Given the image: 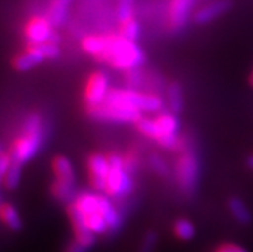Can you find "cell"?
Listing matches in <instances>:
<instances>
[{
	"label": "cell",
	"instance_id": "6da1fadb",
	"mask_svg": "<svg viewBox=\"0 0 253 252\" xmlns=\"http://www.w3.org/2000/svg\"><path fill=\"white\" fill-rule=\"evenodd\" d=\"M98 59L116 70L130 71L143 66L147 57L136 42L128 40L119 34L106 36V47Z\"/></svg>",
	"mask_w": 253,
	"mask_h": 252
},
{
	"label": "cell",
	"instance_id": "7a4b0ae2",
	"mask_svg": "<svg viewBox=\"0 0 253 252\" xmlns=\"http://www.w3.org/2000/svg\"><path fill=\"white\" fill-rule=\"evenodd\" d=\"M44 139L42 120L38 113H32L26 118L22 130L10 146L9 154L13 162L23 165L39 152Z\"/></svg>",
	"mask_w": 253,
	"mask_h": 252
},
{
	"label": "cell",
	"instance_id": "3957f363",
	"mask_svg": "<svg viewBox=\"0 0 253 252\" xmlns=\"http://www.w3.org/2000/svg\"><path fill=\"white\" fill-rule=\"evenodd\" d=\"M104 102L130 107L140 112H151V113L161 111L164 105V101L158 96L141 93L135 89H130V88L111 89Z\"/></svg>",
	"mask_w": 253,
	"mask_h": 252
},
{
	"label": "cell",
	"instance_id": "277c9868",
	"mask_svg": "<svg viewBox=\"0 0 253 252\" xmlns=\"http://www.w3.org/2000/svg\"><path fill=\"white\" fill-rule=\"evenodd\" d=\"M176 178L180 188L186 195L196 191L199 178V161L197 154L190 150L184 151L176 162Z\"/></svg>",
	"mask_w": 253,
	"mask_h": 252
},
{
	"label": "cell",
	"instance_id": "5b68a950",
	"mask_svg": "<svg viewBox=\"0 0 253 252\" xmlns=\"http://www.w3.org/2000/svg\"><path fill=\"white\" fill-rule=\"evenodd\" d=\"M154 122V141H157L161 147L166 150H175L180 144L179 129L180 122L175 113H160Z\"/></svg>",
	"mask_w": 253,
	"mask_h": 252
},
{
	"label": "cell",
	"instance_id": "8992f818",
	"mask_svg": "<svg viewBox=\"0 0 253 252\" xmlns=\"http://www.w3.org/2000/svg\"><path fill=\"white\" fill-rule=\"evenodd\" d=\"M87 111H89V115L91 117L98 120V121L104 122H119V124L135 122L136 124L143 117L141 112L138 111V109L107 102L96 105L94 108L87 109Z\"/></svg>",
	"mask_w": 253,
	"mask_h": 252
},
{
	"label": "cell",
	"instance_id": "52a82bcc",
	"mask_svg": "<svg viewBox=\"0 0 253 252\" xmlns=\"http://www.w3.org/2000/svg\"><path fill=\"white\" fill-rule=\"evenodd\" d=\"M53 27L54 26L48 17H31L25 25V35L27 38L29 45L48 42L58 44L59 38L53 32Z\"/></svg>",
	"mask_w": 253,
	"mask_h": 252
},
{
	"label": "cell",
	"instance_id": "ba28073f",
	"mask_svg": "<svg viewBox=\"0 0 253 252\" xmlns=\"http://www.w3.org/2000/svg\"><path fill=\"white\" fill-rule=\"evenodd\" d=\"M109 90L111 89H109L108 75L103 71L94 72L89 77L85 86V92H84V99L87 105V109L94 108L96 105L104 103Z\"/></svg>",
	"mask_w": 253,
	"mask_h": 252
},
{
	"label": "cell",
	"instance_id": "9c48e42d",
	"mask_svg": "<svg viewBox=\"0 0 253 252\" xmlns=\"http://www.w3.org/2000/svg\"><path fill=\"white\" fill-rule=\"evenodd\" d=\"M68 216L71 219L72 227H74L75 240L80 242L83 246L86 247L87 250L93 247L96 242V234H94L86 225V215L83 214L76 206L70 203L67 208Z\"/></svg>",
	"mask_w": 253,
	"mask_h": 252
},
{
	"label": "cell",
	"instance_id": "30bf717a",
	"mask_svg": "<svg viewBox=\"0 0 253 252\" xmlns=\"http://www.w3.org/2000/svg\"><path fill=\"white\" fill-rule=\"evenodd\" d=\"M87 166L90 171V183L93 188L98 192L106 191L107 178L111 171L108 156L102 153L91 154L87 160Z\"/></svg>",
	"mask_w": 253,
	"mask_h": 252
},
{
	"label": "cell",
	"instance_id": "8fae6325",
	"mask_svg": "<svg viewBox=\"0 0 253 252\" xmlns=\"http://www.w3.org/2000/svg\"><path fill=\"white\" fill-rule=\"evenodd\" d=\"M134 189V182L125 169H111L107 178V195L111 197H125Z\"/></svg>",
	"mask_w": 253,
	"mask_h": 252
},
{
	"label": "cell",
	"instance_id": "7c38bea8",
	"mask_svg": "<svg viewBox=\"0 0 253 252\" xmlns=\"http://www.w3.org/2000/svg\"><path fill=\"white\" fill-rule=\"evenodd\" d=\"M231 6H233L231 0H215L212 3L203 5L202 8H199L194 13L193 19L197 25H207V23L212 22V21L217 19L218 17H221L222 14H225Z\"/></svg>",
	"mask_w": 253,
	"mask_h": 252
},
{
	"label": "cell",
	"instance_id": "4fadbf2b",
	"mask_svg": "<svg viewBox=\"0 0 253 252\" xmlns=\"http://www.w3.org/2000/svg\"><path fill=\"white\" fill-rule=\"evenodd\" d=\"M194 3L196 0H171L170 25L173 30L177 31L188 23Z\"/></svg>",
	"mask_w": 253,
	"mask_h": 252
},
{
	"label": "cell",
	"instance_id": "5bb4252c",
	"mask_svg": "<svg viewBox=\"0 0 253 252\" xmlns=\"http://www.w3.org/2000/svg\"><path fill=\"white\" fill-rule=\"evenodd\" d=\"M44 61V57L39 53L38 49L34 45H29L25 51L14 57L12 64L14 70L19 71V72H25V71L32 70Z\"/></svg>",
	"mask_w": 253,
	"mask_h": 252
},
{
	"label": "cell",
	"instance_id": "9a60e30c",
	"mask_svg": "<svg viewBox=\"0 0 253 252\" xmlns=\"http://www.w3.org/2000/svg\"><path fill=\"white\" fill-rule=\"evenodd\" d=\"M100 215H102L104 219H106L107 224H108L109 230H117L120 229L122 224V217L120 215V212L117 211V208L113 206V203L111 202L108 197L106 196L99 195V210H98Z\"/></svg>",
	"mask_w": 253,
	"mask_h": 252
},
{
	"label": "cell",
	"instance_id": "2e32d148",
	"mask_svg": "<svg viewBox=\"0 0 253 252\" xmlns=\"http://www.w3.org/2000/svg\"><path fill=\"white\" fill-rule=\"evenodd\" d=\"M51 167H53V172H54L55 175V180L75 185L76 179H75L74 166H72V163H71V161L68 160L67 157L57 156L53 160Z\"/></svg>",
	"mask_w": 253,
	"mask_h": 252
},
{
	"label": "cell",
	"instance_id": "e0dca14e",
	"mask_svg": "<svg viewBox=\"0 0 253 252\" xmlns=\"http://www.w3.org/2000/svg\"><path fill=\"white\" fill-rule=\"evenodd\" d=\"M72 204L76 206L83 214H94L99 210V195L93 192H81V193H77L72 201Z\"/></svg>",
	"mask_w": 253,
	"mask_h": 252
},
{
	"label": "cell",
	"instance_id": "ac0fdd59",
	"mask_svg": "<svg viewBox=\"0 0 253 252\" xmlns=\"http://www.w3.org/2000/svg\"><path fill=\"white\" fill-rule=\"evenodd\" d=\"M0 220L13 232H18L23 227L22 219L19 216L17 208L12 203L0 204Z\"/></svg>",
	"mask_w": 253,
	"mask_h": 252
},
{
	"label": "cell",
	"instance_id": "d6986e66",
	"mask_svg": "<svg viewBox=\"0 0 253 252\" xmlns=\"http://www.w3.org/2000/svg\"><path fill=\"white\" fill-rule=\"evenodd\" d=\"M71 4V0H51V4L49 6L48 18L53 26H61L67 17L68 6Z\"/></svg>",
	"mask_w": 253,
	"mask_h": 252
},
{
	"label": "cell",
	"instance_id": "ffe728a7",
	"mask_svg": "<svg viewBox=\"0 0 253 252\" xmlns=\"http://www.w3.org/2000/svg\"><path fill=\"white\" fill-rule=\"evenodd\" d=\"M50 191L51 195L54 196L57 200H59L62 202H66V203L67 202L68 203H72V201H74L75 197L77 196L75 185L59 182V180H54V183L50 187Z\"/></svg>",
	"mask_w": 253,
	"mask_h": 252
},
{
	"label": "cell",
	"instance_id": "44dd1931",
	"mask_svg": "<svg viewBox=\"0 0 253 252\" xmlns=\"http://www.w3.org/2000/svg\"><path fill=\"white\" fill-rule=\"evenodd\" d=\"M81 47H83L84 51L87 54L93 55L98 59L100 54L104 50L106 47V36H98V35H89L86 38H84L81 42Z\"/></svg>",
	"mask_w": 253,
	"mask_h": 252
},
{
	"label": "cell",
	"instance_id": "7402d4cb",
	"mask_svg": "<svg viewBox=\"0 0 253 252\" xmlns=\"http://www.w3.org/2000/svg\"><path fill=\"white\" fill-rule=\"evenodd\" d=\"M229 208H230V212L233 214V216H234V219L238 223L250 224L251 220H252V215H251L250 210H248L247 204L244 203L241 198H230Z\"/></svg>",
	"mask_w": 253,
	"mask_h": 252
},
{
	"label": "cell",
	"instance_id": "603a6c76",
	"mask_svg": "<svg viewBox=\"0 0 253 252\" xmlns=\"http://www.w3.org/2000/svg\"><path fill=\"white\" fill-rule=\"evenodd\" d=\"M169 103H170V108L172 111V113L177 115L180 112L183 111V89H181V85L179 83H172L169 86Z\"/></svg>",
	"mask_w": 253,
	"mask_h": 252
},
{
	"label": "cell",
	"instance_id": "cb8c5ba5",
	"mask_svg": "<svg viewBox=\"0 0 253 252\" xmlns=\"http://www.w3.org/2000/svg\"><path fill=\"white\" fill-rule=\"evenodd\" d=\"M120 35L128 40L136 42L140 36V25L138 21L132 17V18L120 22Z\"/></svg>",
	"mask_w": 253,
	"mask_h": 252
},
{
	"label": "cell",
	"instance_id": "d4e9b609",
	"mask_svg": "<svg viewBox=\"0 0 253 252\" xmlns=\"http://www.w3.org/2000/svg\"><path fill=\"white\" fill-rule=\"evenodd\" d=\"M173 232L177 238L183 241H190L196 236V228L192 221L186 220V219H179L173 225Z\"/></svg>",
	"mask_w": 253,
	"mask_h": 252
},
{
	"label": "cell",
	"instance_id": "484cf974",
	"mask_svg": "<svg viewBox=\"0 0 253 252\" xmlns=\"http://www.w3.org/2000/svg\"><path fill=\"white\" fill-rule=\"evenodd\" d=\"M86 225L94 234H104L109 230L106 219L99 212L86 215Z\"/></svg>",
	"mask_w": 253,
	"mask_h": 252
},
{
	"label": "cell",
	"instance_id": "4316f807",
	"mask_svg": "<svg viewBox=\"0 0 253 252\" xmlns=\"http://www.w3.org/2000/svg\"><path fill=\"white\" fill-rule=\"evenodd\" d=\"M21 176H22V165L13 162L4 176L3 184L8 189H16L21 182Z\"/></svg>",
	"mask_w": 253,
	"mask_h": 252
},
{
	"label": "cell",
	"instance_id": "83f0119b",
	"mask_svg": "<svg viewBox=\"0 0 253 252\" xmlns=\"http://www.w3.org/2000/svg\"><path fill=\"white\" fill-rule=\"evenodd\" d=\"M34 47L44 57V59H54L59 55V48L55 43H42V44H34Z\"/></svg>",
	"mask_w": 253,
	"mask_h": 252
},
{
	"label": "cell",
	"instance_id": "f1b7e54d",
	"mask_svg": "<svg viewBox=\"0 0 253 252\" xmlns=\"http://www.w3.org/2000/svg\"><path fill=\"white\" fill-rule=\"evenodd\" d=\"M125 80L130 89L136 90V88H140L143 83H144V74L139 68L126 71Z\"/></svg>",
	"mask_w": 253,
	"mask_h": 252
},
{
	"label": "cell",
	"instance_id": "f546056e",
	"mask_svg": "<svg viewBox=\"0 0 253 252\" xmlns=\"http://www.w3.org/2000/svg\"><path fill=\"white\" fill-rule=\"evenodd\" d=\"M134 13V0H119V6H117V14H119V21H126V19L132 18Z\"/></svg>",
	"mask_w": 253,
	"mask_h": 252
},
{
	"label": "cell",
	"instance_id": "4dcf8cb0",
	"mask_svg": "<svg viewBox=\"0 0 253 252\" xmlns=\"http://www.w3.org/2000/svg\"><path fill=\"white\" fill-rule=\"evenodd\" d=\"M158 237L156 234V232H148L144 236L143 241H141V245L139 247L138 252H154V249L157 246Z\"/></svg>",
	"mask_w": 253,
	"mask_h": 252
},
{
	"label": "cell",
	"instance_id": "1f68e13d",
	"mask_svg": "<svg viewBox=\"0 0 253 252\" xmlns=\"http://www.w3.org/2000/svg\"><path fill=\"white\" fill-rule=\"evenodd\" d=\"M149 163H151V167L153 169V171L156 174H158L160 176H167V174H169V167H167V163L160 156H157V154L151 156Z\"/></svg>",
	"mask_w": 253,
	"mask_h": 252
},
{
	"label": "cell",
	"instance_id": "d6a6232c",
	"mask_svg": "<svg viewBox=\"0 0 253 252\" xmlns=\"http://www.w3.org/2000/svg\"><path fill=\"white\" fill-rule=\"evenodd\" d=\"M13 160L9 153H3V156L0 157V183H3L4 176H5L6 171L12 166Z\"/></svg>",
	"mask_w": 253,
	"mask_h": 252
},
{
	"label": "cell",
	"instance_id": "836d02e7",
	"mask_svg": "<svg viewBox=\"0 0 253 252\" xmlns=\"http://www.w3.org/2000/svg\"><path fill=\"white\" fill-rule=\"evenodd\" d=\"M124 169L128 174H132V172L136 171V169H138V158L134 154H127V156L124 157Z\"/></svg>",
	"mask_w": 253,
	"mask_h": 252
},
{
	"label": "cell",
	"instance_id": "e575fe53",
	"mask_svg": "<svg viewBox=\"0 0 253 252\" xmlns=\"http://www.w3.org/2000/svg\"><path fill=\"white\" fill-rule=\"evenodd\" d=\"M216 252H248L247 250L242 246H238L235 243H224L221 246H218Z\"/></svg>",
	"mask_w": 253,
	"mask_h": 252
},
{
	"label": "cell",
	"instance_id": "d590c367",
	"mask_svg": "<svg viewBox=\"0 0 253 252\" xmlns=\"http://www.w3.org/2000/svg\"><path fill=\"white\" fill-rule=\"evenodd\" d=\"M108 160L111 163V169H124V157L119 153L108 154Z\"/></svg>",
	"mask_w": 253,
	"mask_h": 252
},
{
	"label": "cell",
	"instance_id": "8d00e7d4",
	"mask_svg": "<svg viewBox=\"0 0 253 252\" xmlns=\"http://www.w3.org/2000/svg\"><path fill=\"white\" fill-rule=\"evenodd\" d=\"M87 249L85 246H83L80 242H77L76 240L72 241L67 245V247L64 249V252H86Z\"/></svg>",
	"mask_w": 253,
	"mask_h": 252
},
{
	"label": "cell",
	"instance_id": "74e56055",
	"mask_svg": "<svg viewBox=\"0 0 253 252\" xmlns=\"http://www.w3.org/2000/svg\"><path fill=\"white\" fill-rule=\"evenodd\" d=\"M247 166L250 167V169L253 170V154L247 158Z\"/></svg>",
	"mask_w": 253,
	"mask_h": 252
},
{
	"label": "cell",
	"instance_id": "f35d334b",
	"mask_svg": "<svg viewBox=\"0 0 253 252\" xmlns=\"http://www.w3.org/2000/svg\"><path fill=\"white\" fill-rule=\"evenodd\" d=\"M250 84H251V86L253 88V71H252V74H251V76H250Z\"/></svg>",
	"mask_w": 253,
	"mask_h": 252
},
{
	"label": "cell",
	"instance_id": "ab89813d",
	"mask_svg": "<svg viewBox=\"0 0 253 252\" xmlns=\"http://www.w3.org/2000/svg\"><path fill=\"white\" fill-rule=\"evenodd\" d=\"M3 153H4V152H3V147H1V144H0V157L3 156Z\"/></svg>",
	"mask_w": 253,
	"mask_h": 252
}]
</instances>
